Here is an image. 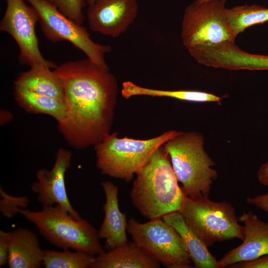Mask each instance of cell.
Returning a JSON list of instances; mask_svg holds the SVG:
<instances>
[{
  "instance_id": "1",
  "label": "cell",
  "mask_w": 268,
  "mask_h": 268,
  "mask_svg": "<svg viewBox=\"0 0 268 268\" xmlns=\"http://www.w3.org/2000/svg\"><path fill=\"white\" fill-rule=\"evenodd\" d=\"M54 71L62 81L66 106L59 132L76 149L95 146L110 134L119 92L116 78L88 58L64 63Z\"/></svg>"
},
{
  "instance_id": "2",
  "label": "cell",
  "mask_w": 268,
  "mask_h": 268,
  "mask_svg": "<svg viewBox=\"0 0 268 268\" xmlns=\"http://www.w3.org/2000/svg\"><path fill=\"white\" fill-rule=\"evenodd\" d=\"M130 198L137 211L150 220L181 210L187 197L179 186L163 145L136 174Z\"/></svg>"
},
{
  "instance_id": "3",
  "label": "cell",
  "mask_w": 268,
  "mask_h": 268,
  "mask_svg": "<svg viewBox=\"0 0 268 268\" xmlns=\"http://www.w3.org/2000/svg\"><path fill=\"white\" fill-rule=\"evenodd\" d=\"M202 134L181 132L167 140L164 146L181 187L187 197H208L217 178L215 163L204 149Z\"/></svg>"
},
{
  "instance_id": "4",
  "label": "cell",
  "mask_w": 268,
  "mask_h": 268,
  "mask_svg": "<svg viewBox=\"0 0 268 268\" xmlns=\"http://www.w3.org/2000/svg\"><path fill=\"white\" fill-rule=\"evenodd\" d=\"M19 213L33 223L46 240L58 248L93 256L105 252L98 231L87 220L74 218L59 205L42 206L37 211L20 208Z\"/></svg>"
},
{
  "instance_id": "5",
  "label": "cell",
  "mask_w": 268,
  "mask_h": 268,
  "mask_svg": "<svg viewBox=\"0 0 268 268\" xmlns=\"http://www.w3.org/2000/svg\"><path fill=\"white\" fill-rule=\"evenodd\" d=\"M178 132L169 130L148 139L120 138L117 133L109 134L94 146L97 167L103 175L130 181L154 151Z\"/></svg>"
},
{
  "instance_id": "6",
  "label": "cell",
  "mask_w": 268,
  "mask_h": 268,
  "mask_svg": "<svg viewBox=\"0 0 268 268\" xmlns=\"http://www.w3.org/2000/svg\"><path fill=\"white\" fill-rule=\"evenodd\" d=\"M180 212L207 247L216 242L244 238V227L239 223L235 208L230 203L214 201L208 197H187Z\"/></svg>"
},
{
  "instance_id": "7",
  "label": "cell",
  "mask_w": 268,
  "mask_h": 268,
  "mask_svg": "<svg viewBox=\"0 0 268 268\" xmlns=\"http://www.w3.org/2000/svg\"><path fill=\"white\" fill-rule=\"evenodd\" d=\"M127 231L145 254L166 268H193L182 238L162 218L145 223L131 218Z\"/></svg>"
},
{
  "instance_id": "8",
  "label": "cell",
  "mask_w": 268,
  "mask_h": 268,
  "mask_svg": "<svg viewBox=\"0 0 268 268\" xmlns=\"http://www.w3.org/2000/svg\"><path fill=\"white\" fill-rule=\"evenodd\" d=\"M226 0H197L189 5L183 16L181 36L188 50L204 45L234 42L229 28Z\"/></svg>"
},
{
  "instance_id": "9",
  "label": "cell",
  "mask_w": 268,
  "mask_h": 268,
  "mask_svg": "<svg viewBox=\"0 0 268 268\" xmlns=\"http://www.w3.org/2000/svg\"><path fill=\"white\" fill-rule=\"evenodd\" d=\"M37 11L42 31L53 42H70L98 66L109 69L105 55L112 50L109 45L93 41L86 29L63 14L48 0H25Z\"/></svg>"
},
{
  "instance_id": "10",
  "label": "cell",
  "mask_w": 268,
  "mask_h": 268,
  "mask_svg": "<svg viewBox=\"0 0 268 268\" xmlns=\"http://www.w3.org/2000/svg\"><path fill=\"white\" fill-rule=\"evenodd\" d=\"M6 8L0 22V30L10 35L16 43L19 54L18 60L21 65L30 67L43 64L51 68L57 66L46 60L39 47L35 26L39 21L36 9L24 0H5Z\"/></svg>"
},
{
  "instance_id": "11",
  "label": "cell",
  "mask_w": 268,
  "mask_h": 268,
  "mask_svg": "<svg viewBox=\"0 0 268 268\" xmlns=\"http://www.w3.org/2000/svg\"><path fill=\"white\" fill-rule=\"evenodd\" d=\"M138 9L137 0H94L87 9L88 23L95 32L118 37L134 23Z\"/></svg>"
},
{
  "instance_id": "12",
  "label": "cell",
  "mask_w": 268,
  "mask_h": 268,
  "mask_svg": "<svg viewBox=\"0 0 268 268\" xmlns=\"http://www.w3.org/2000/svg\"><path fill=\"white\" fill-rule=\"evenodd\" d=\"M71 156L69 150L59 149L52 168L39 170L37 181L31 185V189L38 195V201L42 206L59 205L74 218L79 219L81 217L69 201L65 183L66 173L70 165Z\"/></svg>"
},
{
  "instance_id": "13",
  "label": "cell",
  "mask_w": 268,
  "mask_h": 268,
  "mask_svg": "<svg viewBox=\"0 0 268 268\" xmlns=\"http://www.w3.org/2000/svg\"><path fill=\"white\" fill-rule=\"evenodd\" d=\"M238 219L244 224L243 242L218 261L217 268H228L268 255V222L261 220L251 211L244 212Z\"/></svg>"
},
{
  "instance_id": "14",
  "label": "cell",
  "mask_w": 268,
  "mask_h": 268,
  "mask_svg": "<svg viewBox=\"0 0 268 268\" xmlns=\"http://www.w3.org/2000/svg\"><path fill=\"white\" fill-rule=\"evenodd\" d=\"M101 186L105 196L103 207L104 217L98 235L105 240L106 247L109 250L128 243V222L126 214L119 208L118 187L110 181L103 182Z\"/></svg>"
},
{
  "instance_id": "15",
  "label": "cell",
  "mask_w": 268,
  "mask_h": 268,
  "mask_svg": "<svg viewBox=\"0 0 268 268\" xmlns=\"http://www.w3.org/2000/svg\"><path fill=\"white\" fill-rule=\"evenodd\" d=\"M43 255L38 238L32 231L19 228L10 232L9 268H40L43 264Z\"/></svg>"
},
{
  "instance_id": "16",
  "label": "cell",
  "mask_w": 268,
  "mask_h": 268,
  "mask_svg": "<svg viewBox=\"0 0 268 268\" xmlns=\"http://www.w3.org/2000/svg\"><path fill=\"white\" fill-rule=\"evenodd\" d=\"M91 268H159L160 263L145 254L134 242L95 257Z\"/></svg>"
},
{
  "instance_id": "17",
  "label": "cell",
  "mask_w": 268,
  "mask_h": 268,
  "mask_svg": "<svg viewBox=\"0 0 268 268\" xmlns=\"http://www.w3.org/2000/svg\"><path fill=\"white\" fill-rule=\"evenodd\" d=\"M162 219L172 226L180 235L186 251L195 268H217L215 257L208 247L191 230L180 211L163 216Z\"/></svg>"
},
{
  "instance_id": "18",
  "label": "cell",
  "mask_w": 268,
  "mask_h": 268,
  "mask_svg": "<svg viewBox=\"0 0 268 268\" xmlns=\"http://www.w3.org/2000/svg\"><path fill=\"white\" fill-rule=\"evenodd\" d=\"M50 67L36 64L22 72L15 81V86L22 87L36 93L55 98L64 101L62 81Z\"/></svg>"
},
{
  "instance_id": "19",
  "label": "cell",
  "mask_w": 268,
  "mask_h": 268,
  "mask_svg": "<svg viewBox=\"0 0 268 268\" xmlns=\"http://www.w3.org/2000/svg\"><path fill=\"white\" fill-rule=\"evenodd\" d=\"M122 96L128 99L135 96L165 97L193 102H215L220 104L225 96L198 90H167L152 89L139 86L131 81L122 83Z\"/></svg>"
},
{
  "instance_id": "20",
  "label": "cell",
  "mask_w": 268,
  "mask_h": 268,
  "mask_svg": "<svg viewBox=\"0 0 268 268\" xmlns=\"http://www.w3.org/2000/svg\"><path fill=\"white\" fill-rule=\"evenodd\" d=\"M14 94L18 104L29 113L48 115L55 119L58 123L65 117L66 106L63 100L17 86H14Z\"/></svg>"
},
{
  "instance_id": "21",
  "label": "cell",
  "mask_w": 268,
  "mask_h": 268,
  "mask_svg": "<svg viewBox=\"0 0 268 268\" xmlns=\"http://www.w3.org/2000/svg\"><path fill=\"white\" fill-rule=\"evenodd\" d=\"M229 29L236 38L247 28L268 21V8L259 5L245 4L236 6L227 10Z\"/></svg>"
},
{
  "instance_id": "22",
  "label": "cell",
  "mask_w": 268,
  "mask_h": 268,
  "mask_svg": "<svg viewBox=\"0 0 268 268\" xmlns=\"http://www.w3.org/2000/svg\"><path fill=\"white\" fill-rule=\"evenodd\" d=\"M95 257L84 252L69 249L62 251L44 250L43 264L46 268H91Z\"/></svg>"
},
{
  "instance_id": "23",
  "label": "cell",
  "mask_w": 268,
  "mask_h": 268,
  "mask_svg": "<svg viewBox=\"0 0 268 268\" xmlns=\"http://www.w3.org/2000/svg\"><path fill=\"white\" fill-rule=\"evenodd\" d=\"M63 14L82 25L84 20L83 8L87 5L84 0H48Z\"/></svg>"
},
{
  "instance_id": "24",
  "label": "cell",
  "mask_w": 268,
  "mask_h": 268,
  "mask_svg": "<svg viewBox=\"0 0 268 268\" xmlns=\"http://www.w3.org/2000/svg\"><path fill=\"white\" fill-rule=\"evenodd\" d=\"M0 210L3 216L11 218L19 213V208L25 209L29 204L28 198L25 196L15 197L8 194L1 188Z\"/></svg>"
},
{
  "instance_id": "25",
  "label": "cell",
  "mask_w": 268,
  "mask_h": 268,
  "mask_svg": "<svg viewBox=\"0 0 268 268\" xmlns=\"http://www.w3.org/2000/svg\"><path fill=\"white\" fill-rule=\"evenodd\" d=\"M10 232L0 230V266L7 264Z\"/></svg>"
},
{
  "instance_id": "26",
  "label": "cell",
  "mask_w": 268,
  "mask_h": 268,
  "mask_svg": "<svg viewBox=\"0 0 268 268\" xmlns=\"http://www.w3.org/2000/svg\"><path fill=\"white\" fill-rule=\"evenodd\" d=\"M228 268H268V255L256 260L233 264Z\"/></svg>"
},
{
  "instance_id": "27",
  "label": "cell",
  "mask_w": 268,
  "mask_h": 268,
  "mask_svg": "<svg viewBox=\"0 0 268 268\" xmlns=\"http://www.w3.org/2000/svg\"><path fill=\"white\" fill-rule=\"evenodd\" d=\"M246 200L248 203L254 205L268 213V192L265 194L248 197Z\"/></svg>"
},
{
  "instance_id": "28",
  "label": "cell",
  "mask_w": 268,
  "mask_h": 268,
  "mask_svg": "<svg viewBox=\"0 0 268 268\" xmlns=\"http://www.w3.org/2000/svg\"><path fill=\"white\" fill-rule=\"evenodd\" d=\"M257 177L259 183L268 187V161L262 164L257 172Z\"/></svg>"
},
{
  "instance_id": "29",
  "label": "cell",
  "mask_w": 268,
  "mask_h": 268,
  "mask_svg": "<svg viewBox=\"0 0 268 268\" xmlns=\"http://www.w3.org/2000/svg\"><path fill=\"white\" fill-rule=\"evenodd\" d=\"M0 125H3L9 122L12 119V114L5 110H0Z\"/></svg>"
},
{
  "instance_id": "30",
  "label": "cell",
  "mask_w": 268,
  "mask_h": 268,
  "mask_svg": "<svg viewBox=\"0 0 268 268\" xmlns=\"http://www.w3.org/2000/svg\"><path fill=\"white\" fill-rule=\"evenodd\" d=\"M87 6L92 4L94 0H84Z\"/></svg>"
},
{
  "instance_id": "31",
  "label": "cell",
  "mask_w": 268,
  "mask_h": 268,
  "mask_svg": "<svg viewBox=\"0 0 268 268\" xmlns=\"http://www.w3.org/2000/svg\"><path fill=\"white\" fill-rule=\"evenodd\" d=\"M208 0H197V1L200 2H205Z\"/></svg>"
}]
</instances>
